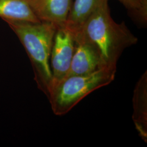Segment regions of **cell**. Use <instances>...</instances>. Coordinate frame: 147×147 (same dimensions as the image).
<instances>
[{
  "label": "cell",
  "mask_w": 147,
  "mask_h": 147,
  "mask_svg": "<svg viewBox=\"0 0 147 147\" xmlns=\"http://www.w3.org/2000/svg\"><path fill=\"white\" fill-rule=\"evenodd\" d=\"M0 18L5 21L40 22L27 0H0Z\"/></svg>",
  "instance_id": "cell-8"
},
{
  "label": "cell",
  "mask_w": 147,
  "mask_h": 147,
  "mask_svg": "<svg viewBox=\"0 0 147 147\" xmlns=\"http://www.w3.org/2000/svg\"><path fill=\"white\" fill-rule=\"evenodd\" d=\"M116 69L103 68L92 73L65 77L53 86L48 96L56 116L68 113L87 95L114 81Z\"/></svg>",
  "instance_id": "cell-3"
},
{
  "label": "cell",
  "mask_w": 147,
  "mask_h": 147,
  "mask_svg": "<svg viewBox=\"0 0 147 147\" xmlns=\"http://www.w3.org/2000/svg\"><path fill=\"white\" fill-rule=\"evenodd\" d=\"M34 14L41 21L57 27L66 24L73 5V0H27Z\"/></svg>",
  "instance_id": "cell-6"
},
{
  "label": "cell",
  "mask_w": 147,
  "mask_h": 147,
  "mask_svg": "<svg viewBox=\"0 0 147 147\" xmlns=\"http://www.w3.org/2000/svg\"><path fill=\"white\" fill-rule=\"evenodd\" d=\"M75 32L66 24L57 27L50 59L53 76L51 89L68 75L75 51Z\"/></svg>",
  "instance_id": "cell-4"
},
{
  "label": "cell",
  "mask_w": 147,
  "mask_h": 147,
  "mask_svg": "<svg viewBox=\"0 0 147 147\" xmlns=\"http://www.w3.org/2000/svg\"><path fill=\"white\" fill-rule=\"evenodd\" d=\"M78 31L98 50L104 67L111 69H116L124 50L138 41L124 22L118 24L112 18L108 1L99 6Z\"/></svg>",
  "instance_id": "cell-1"
},
{
  "label": "cell",
  "mask_w": 147,
  "mask_h": 147,
  "mask_svg": "<svg viewBox=\"0 0 147 147\" xmlns=\"http://www.w3.org/2000/svg\"><path fill=\"white\" fill-rule=\"evenodd\" d=\"M108 1L75 0L66 22V25L74 31H78L91 14L102 3Z\"/></svg>",
  "instance_id": "cell-9"
},
{
  "label": "cell",
  "mask_w": 147,
  "mask_h": 147,
  "mask_svg": "<svg viewBox=\"0 0 147 147\" xmlns=\"http://www.w3.org/2000/svg\"><path fill=\"white\" fill-rule=\"evenodd\" d=\"M5 21L19 38L26 51L38 87L48 97L53 84L50 55L57 27L45 21Z\"/></svg>",
  "instance_id": "cell-2"
},
{
  "label": "cell",
  "mask_w": 147,
  "mask_h": 147,
  "mask_svg": "<svg viewBox=\"0 0 147 147\" xmlns=\"http://www.w3.org/2000/svg\"><path fill=\"white\" fill-rule=\"evenodd\" d=\"M125 6L139 24L145 25L147 21V4L142 0H118Z\"/></svg>",
  "instance_id": "cell-10"
},
{
  "label": "cell",
  "mask_w": 147,
  "mask_h": 147,
  "mask_svg": "<svg viewBox=\"0 0 147 147\" xmlns=\"http://www.w3.org/2000/svg\"><path fill=\"white\" fill-rule=\"evenodd\" d=\"M142 1L144 3H146L147 4V0H142Z\"/></svg>",
  "instance_id": "cell-11"
},
{
  "label": "cell",
  "mask_w": 147,
  "mask_h": 147,
  "mask_svg": "<svg viewBox=\"0 0 147 147\" xmlns=\"http://www.w3.org/2000/svg\"><path fill=\"white\" fill-rule=\"evenodd\" d=\"M74 32L75 51L67 76L88 74L105 68L100 54L96 48L81 32Z\"/></svg>",
  "instance_id": "cell-5"
},
{
  "label": "cell",
  "mask_w": 147,
  "mask_h": 147,
  "mask_svg": "<svg viewBox=\"0 0 147 147\" xmlns=\"http://www.w3.org/2000/svg\"><path fill=\"white\" fill-rule=\"evenodd\" d=\"M132 119L142 140L147 141V72L137 82L133 96Z\"/></svg>",
  "instance_id": "cell-7"
}]
</instances>
